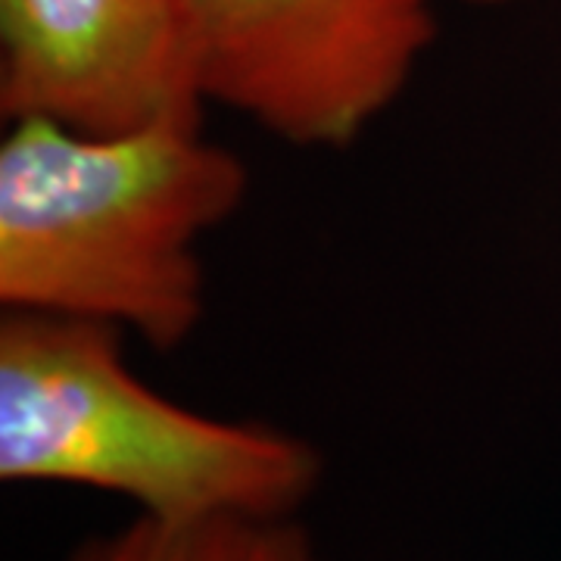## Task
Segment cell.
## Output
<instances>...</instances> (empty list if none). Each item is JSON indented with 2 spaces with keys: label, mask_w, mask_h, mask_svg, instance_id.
<instances>
[{
  "label": "cell",
  "mask_w": 561,
  "mask_h": 561,
  "mask_svg": "<svg viewBox=\"0 0 561 561\" xmlns=\"http://www.w3.org/2000/svg\"><path fill=\"white\" fill-rule=\"evenodd\" d=\"M243 160L203 122L101 135L7 119L0 306L94 321L179 350L206 312L201 247L241 209Z\"/></svg>",
  "instance_id": "obj_1"
},
{
  "label": "cell",
  "mask_w": 561,
  "mask_h": 561,
  "mask_svg": "<svg viewBox=\"0 0 561 561\" xmlns=\"http://www.w3.org/2000/svg\"><path fill=\"white\" fill-rule=\"evenodd\" d=\"M125 334L35 312L0 321V481L101 490L140 518H294L324 459L290 431L162 397L128 368Z\"/></svg>",
  "instance_id": "obj_2"
},
{
  "label": "cell",
  "mask_w": 561,
  "mask_h": 561,
  "mask_svg": "<svg viewBox=\"0 0 561 561\" xmlns=\"http://www.w3.org/2000/svg\"><path fill=\"white\" fill-rule=\"evenodd\" d=\"M206 103L302 150H343L400 101L434 0H194Z\"/></svg>",
  "instance_id": "obj_3"
},
{
  "label": "cell",
  "mask_w": 561,
  "mask_h": 561,
  "mask_svg": "<svg viewBox=\"0 0 561 561\" xmlns=\"http://www.w3.org/2000/svg\"><path fill=\"white\" fill-rule=\"evenodd\" d=\"M194 0H0V116L119 135L203 122Z\"/></svg>",
  "instance_id": "obj_4"
},
{
  "label": "cell",
  "mask_w": 561,
  "mask_h": 561,
  "mask_svg": "<svg viewBox=\"0 0 561 561\" xmlns=\"http://www.w3.org/2000/svg\"><path fill=\"white\" fill-rule=\"evenodd\" d=\"M66 561H324L294 518H135L84 540Z\"/></svg>",
  "instance_id": "obj_5"
},
{
  "label": "cell",
  "mask_w": 561,
  "mask_h": 561,
  "mask_svg": "<svg viewBox=\"0 0 561 561\" xmlns=\"http://www.w3.org/2000/svg\"><path fill=\"white\" fill-rule=\"evenodd\" d=\"M465 3H481V7H502V3H518V0H465Z\"/></svg>",
  "instance_id": "obj_6"
}]
</instances>
